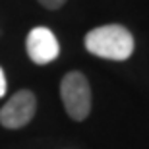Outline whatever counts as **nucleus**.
Masks as SVG:
<instances>
[{"label": "nucleus", "mask_w": 149, "mask_h": 149, "mask_svg": "<svg viewBox=\"0 0 149 149\" xmlns=\"http://www.w3.org/2000/svg\"><path fill=\"white\" fill-rule=\"evenodd\" d=\"M85 49L107 60H128L134 52V37L124 25H101L85 35Z\"/></svg>", "instance_id": "1"}, {"label": "nucleus", "mask_w": 149, "mask_h": 149, "mask_svg": "<svg viewBox=\"0 0 149 149\" xmlns=\"http://www.w3.org/2000/svg\"><path fill=\"white\" fill-rule=\"evenodd\" d=\"M25 49H27L29 58L35 64H49L58 56L60 45L50 29L35 27L29 31L27 39H25Z\"/></svg>", "instance_id": "4"}, {"label": "nucleus", "mask_w": 149, "mask_h": 149, "mask_svg": "<svg viewBox=\"0 0 149 149\" xmlns=\"http://www.w3.org/2000/svg\"><path fill=\"white\" fill-rule=\"evenodd\" d=\"M35 111H37L35 95L27 89H22V91L12 95L8 103L0 109V124L4 128H10V130L23 128L25 124L31 122V118L35 116Z\"/></svg>", "instance_id": "3"}, {"label": "nucleus", "mask_w": 149, "mask_h": 149, "mask_svg": "<svg viewBox=\"0 0 149 149\" xmlns=\"http://www.w3.org/2000/svg\"><path fill=\"white\" fill-rule=\"evenodd\" d=\"M60 97L68 116L74 120L87 118L91 111V89L81 72H68L60 81Z\"/></svg>", "instance_id": "2"}, {"label": "nucleus", "mask_w": 149, "mask_h": 149, "mask_svg": "<svg viewBox=\"0 0 149 149\" xmlns=\"http://www.w3.org/2000/svg\"><path fill=\"white\" fill-rule=\"evenodd\" d=\"M64 2L66 0H39V4L45 6L47 10H58V8L64 6Z\"/></svg>", "instance_id": "5"}, {"label": "nucleus", "mask_w": 149, "mask_h": 149, "mask_svg": "<svg viewBox=\"0 0 149 149\" xmlns=\"http://www.w3.org/2000/svg\"><path fill=\"white\" fill-rule=\"evenodd\" d=\"M6 93V76H4V70L0 68V99L4 97Z\"/></svg>", "instance_id": "6"}]
</instances>
